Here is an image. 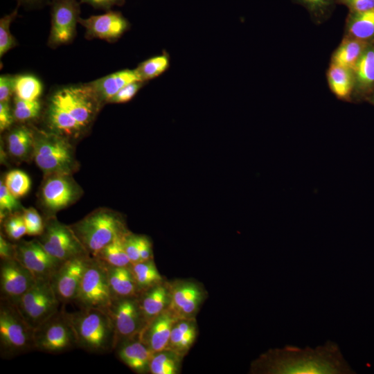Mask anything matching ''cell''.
<instances>
[{
    "instance_id": "cell-1",
    "label": "cell",
    "mask_w": 374,
    "mask_h": 374,
    "mask_svg": "<svg viewBox=\"0 0 374 374\" xmlns=\"http://www.w3.org/2000/svg\"><path fill=\"white\" fill-rule=\"evenodd\" d=\"M251 372L265 374H351L355 373L339 345L328 340L315 348L286 345L270 349L251 364Z\"/></svg>"
},
{
    "instance_id": "cell-2",
    "label": "cell",
    "mask_w": 374,
    "mask_h": 374,
    "mask_svg": "<svg viewBox=\"0 0 374 374\" xmlns=\"http://www.w3.org/2000/svg\"><path fill=\"white\" fill-rule=\"evenodd\" d=\"M102 105L88 83L60 88L48 99L46 125L49 131L69 140L79 137L91 125Z\"/></svg>"
},
{
    "instance_id": "cell-3",
    "label": "cell",
    "mask_w": 374,
    "mask_h": 374,
    "mask_svg": "<svg viewBox=\"0 0 374 374\" xmlns=\"http://www.w3.org/2000/svg\"><path fill=\"white\" fill-rule=\"evenodd\" d=\"M77 348L90 353H109L116 347V332L106 310L81 308L68 313Z\"/></svg>"
},
{
    "instance_id": "cell-4",
    "label": "cell",
    "mask_w": 374,
    "mask_h": 374,
    "mask_svg": "<svg viewBox=\"0 0 374 374\" xmlns=\"http://www.w3.org/2000/svg\"><path fill=\"white\" fill-rule=\"evenodd\" d=\"M70 226L92 258L118 236L128 231L122 217L107 208L97 209Z\"/></svg>"
},
{
    "instance_id": "cell-5",
    "label": "cell",
    "mask_w": 374,
    "mask_h": 374,
    "mask_svg": "<svg viewBox=\"0 0 374 374\" xmlns=\"http://www.w3.org/2000/svg\"><path fill=\"white\" fill-rule=\"evenodd\" d=\"M35 329L25 320L17 305L0 299V355L11 359L35 350Z\"/></svg>"
},
{
    "instance_id": "cell-6",
    "label": "cell",
    "mask_w": 374,
    "mask_h": 374,
    "mask_svg": "<svg viewBox=\"0 0 374 374\" xmlns=\"http://www.w3.org/2000/svg\"><path fill=\"white\" fill-rule=\"evenodd\" d=\"M33 157L46 175H71L77 166L74 150L69 139L51 131L34 130Z\"/></svg>"
},
{
    "instance_id": "cell-7",
    "label": "cell",
    "mask_w": 374,
    "mask_h": 374,
    "mask_svg": "<svg viewBox=\"0 0 374 374\" xmlns=\"http://www.w3.org/2000/svg\"><path fill=\"white\" fill-rule=\"evenodd\" d=\"M60 303L51 279L39 278L15 305L35 330L60 310Z\"/></svg>"
},
{
    "instance_id": "cell-8",
    "label": "cell",
    "mask_w": 374,
    "mask_h": 374,
    "mask_svg": "<svg viewBox=\"0 0 374 374\" xmlns=\"http://www.w3.org/2000/svg\"><path fill=\"white\" fill-rule=\"evenodd\" d=\"M112 300L107 266L91 257L81 279L74 301L81 308L107 310Z\"/></svg>"
},
{
    "instance_id": "cell-9",
    "label": "cell",
    "mask_w": 374,
    "mask_h": 374,
    "mask_svg": "<svg viewBox=\"0 0 374 374\" xmlns=\"http://www.w3.org/2000/svg\"><path fill=\"white\" fill-rule=\"evenodd\" d=\"M35 350L60 354L77 348L76 339L67 312L59 310L35 330Z\"/></svg>"
},
{
    "instance_id": "cell-10",
    "label": "cell",
    "mask_w": 374,
    "mask_h": 374,
    "mask_svg": "<svg viewBox=\"0 0 374 374\" xmlns=\"http://www.w3.org/2000/svg\"><path fill=\"white\" fill-rule=\"evenodd\" d=\"M37 239L48 253L61 262L89 255L71 226L53 216L44 222V231Z\"/></svg>"
},
{
    "instance_id": "cell-11",
    "label": "cell",
    "mask_w": 374,
    "mask_h": 374,
    "mask_svg": "<svg viewBox=\"0 0 374 374\" xmlns=\"http://www.w3.org/2000/svg\"><path fill=\"white\" fill-rule=\"evenodd\" d=\"M106 310L114 326L116 346L123 341L139 337L145 326L139 296L114 298Z\"/></svg>"
},
{
    "instance_id": "cell-12",
    "label": "cell",
    "mask_w": 374,
    "mask_h": 374,
    "mask_svg": "<svg viewBox=\"0 0 374 374\" xmlns=\"http://www.w3.org/2000/svg\"><path fill=\"white\" fill-rule=\"evenodd\" d=\"M80 8L77 0H53L48 44L55 48L70 43L75 35Z\"/></svg>"
},
{
    "instance_id": "cell-13",
    "label": "cell",
    "mask_w": 374,
    "mask_h": 374,
    "mask_svg": "<svg viewBox=\"0 0 374 374\" xmlns=\"http://www.w3.org/2000/svg\"><path fill=\"white\" fill-rule=\"evenodd\" d=\"M42 190V206L53 214L73 204L80 195V188L68 174L46 175Z\"/></svg>"
},
{
    "instance_id": "cell-14",
    "label": "cell",
    "mask_w": 374,
    "mask_h": 374,
    "mask_svg": "<svg viewBox=\"0 0 374 374\" xmlns=\"http://www.w3.org/2000/svg\"><path fill=\"white\" fill-rule=\"evenodd\" d=\"M15 258L36 279H51L62 264L48 253L37 239L22 240L15 244Z\"/></svg>"
},
{
    "instance_id": "cell-15",
    "label": "cell",
    "mask_w": 374,
    "mask_h": 374,
    "mask_svg": "<svg viewBox=\"0 0 374 374\" xmlns=\"http://www.w3.org/2000/svg\"><path fill=\"white\" fill-rule=\"evenodd\" d=\"M91 257L84 255L62 262L51 279L54 291L62 303L74 301L82 276Z\"/></svg>"
},
{
    "instance_id": "cell-16",
    "label": "cell",
    "mask_w": 374,
    "mask_h": 374,
    "mask_svg": "<svg viewBox=\"0 0 374 374\" xmlns=\"http://www.w3.org/2000/svg\"><path fill=\"white\" fill-rule=\"evenodd\" d=\"M170 303L168 308L179 319H195L206 292L198 283L179 280L170 283Z\"/></svg>"
},
{
    "instance_id": "cell-17",
    "label": "cell",
    "mask_w": 374,
    "mask_h": 374,
    "mask_svg": "<svg viewBox=\"0 0 374 374\" xmlns=\"http://www.w3.org/2000/svg\"><path fill=\"white\" fill-rule=\"evenodd\" d=\"M35 281L33 275L16 258L1 260V298L15 304Z\"/></svg>"
},
{
    "instance_id": "cell-18",
    "label": "cell",
    "mask_w": 374,
    "mask_h": 374,
    "mask_svg": "<svg viewBox=\"0 0 374 374\" xmlns=\"http://www.w3.org/2000/svg\"><path fill=\"white\" fill-rule=\"evenodd\" d=\"M79 23L85 28L87 37L107 42L118 39L130 26L128 21L120 12L112 10L86 19L80 18Z\"/></svg>"
},
{
    "instance_id": "cell-19",
    "label": "cell",
    "mask_w": 374,
    "mask_h": 374,
    "mask_svg": "<svg viewBox=\"0 0 374 374\" xmlns=\"http://www.w3.org/2000/svg\"><path fill=\"white\" fill-rule=\"evenodd\" d=\"M179 319L168 309L154 318L139 338L154 353L168 348L171 331Z\"/></svg>"
},
{
    "instance_id": "cell-20",
    "label": "cell",
    "mask_w": 374,
    "mask_h": 374,
    "mask_svg": "<svg viewBox=\"0 0 374 374\" xmlns=\"http://www.w3.org/2000/svg\"><path fill=\"white\" fill-rule=\"evenodd\" d=\"M116 349L118 359L131 370L137 373L149 372L154 353L139 337L121 342Z\"/></svg>"
},
{
    "instance_id": "cell-21",
    "label": "cell",
    "mask_w": 374,
    "mask_h": 374,
    "mask_svg": "<svg viewBox=\"0 0 374 374\" xmlns=\"http://www.w3.org/2000/svg\"><path fill=\"white\" fill-rule=\"evenodd\" d=\"M139 301L145 328L168 308L170 303L169 283L163 281L143 291L139 296Z\"/></svg>"
},
{
    "instance_id": "cell-22",
    "label": "cell",
    "mask_w": 374,
    "mask_h": 374,
    "mask_svg": "<svg viewBox=\"0 0 374 374\" xmlns=\"http://www.w3.org/2000/svg\"><path fill=\"white\" fill-rule=\"evenodd\" d=\"M136 81H142L136 69H124L111 73L88 84L102 103H109L123 87Z\"/></svg>"
},
{
    "instance_id": "cell-23",
    "label": "cell",
    "mask_w": 374,
    "mask_h": 374,
    "mask_svg": "<svg viewBox=\"0 0 374 374\" xmlns=\"http://www.w3.org/2000/svg\"><path fill=\"white\" fill-rule=\"evenodd\" d=\"M353 73V91L357 94H366L374 89V43H370L364 50Z\"/></svg>"
},
{
    "instance_id": "cell-24",
    "label": "cell",
    "mask_w": 374,
    "mask_h": 374,
    "mask_svg": "<svg viewBox=\"0 0 374 374\" xmlns=\"http://www.w3.org/2000/svg\"><path fill=\"white\" fill-rule=\"evenodd\" d=\"M197 335L195 319H178L172 327L168 349L183 357L195 343Z\"/></svg>"
},
{
    "instance_id": "cell-25",
    "label": "cell",
    "mask_w": 374,
    "mask_h": 374,
    "mask_svg": "<svg viewBox=\"0 0 374 374\" xmlns=\"http://www.w3.org/2000/svg\"><path fill=\"white\" fill-rule=\"evenodd\" d=\"M108 279L114 298L139 296L141 294L130 267H108Z\"/></svg>"
},
{
    "instance_id": "cell-26",
    "label": "cell",
    "mask_w": 374,
    "mask_h": 374,
    "mask_svg": "<svg viewBox=\"0 0 374 374\" xmlns=\"http://www.w3.org/2000/svg\"><path fill=\"white\" fill-rule=\"evenodd\" d=\"M369 44L368 42L346 35L334 51L331 57V63L353 71L359 59Z\"/></svg>"
},
{
    "instance_id": "cell-27",
    "label": "cell",
    "mask_w": 374,
    "mask_h": 374,
    "mask_svg": "<svg viewBox=\"0 0 374 374\" xmlns=\"http://www.w3.org/2000/svg\"><path fill=\"white\" fill-rule=\"evenodd\" d=\"M346 36L371 42L374 39V8L362 12H349L346 22Z\"/></svg>"
},
{
    "instance_id": "cell-28",
    "label": "cell",
    "mask_w": 374,
    "mask_h": 374,
    "mask_svg": "<svg viewBox=\"0 0 374 374\" xmlns=\"http://www.w3.org/2000/svg\"><path fill=\"white\" fill-rule=\"evenodd\" d=\"M34 130L19 125L6 136L7 149L10 154L18 159H26L33 152Z\"/></svg>"
},
{
    "instance_id": "cell-29",
    "label": "cell",
    "mask_w": 374,
    "mask_h": 374,
    "mask_svg": "<svg viewBox=\"0 0 374 374\" xmlns=\"http://www.w3.org/2000/svg\"><path fill=\"white\" fill-rule=\"evenodd\" d=\"M327 80L331 91L339 99H348L354 90V73L350 69L330 63Z\"/></svg>"
},
{
    "instance_id": "cell-30",
    "label": "cell",
    "mask_w": 374,
    "mask_h": 374,
    "mask_svg": "<svg viewBox=\"0 0 374 374\" xmlns=\"http://www.w3.org/2000/svg\"><path fill=\"white\" fill-rule=\"evenodd\" d=\"M121 235L105 247L95 257L108 267H130L132 263L125 251Z\"/></svg>"
},
{
    "instance_id": "cell-31",
    "label": "cell",
    "mask_w": 374,
    "mask_h": 374,
    "mask_svg": "<svg viewBox=\"0 0 374 374\" xmlns=\"http://www.w3.org/2000/svg\"><path fill=\"white\" fill-rule=\"evenodd\" d=\"M131 269L141 293L163 281L153 259L132 265Z\"/></svg>"
},
{
    "instance_id": "cell-32",
    "label": "cell",
    "mask_w": 374,
    "mask_h": 374,
    "mask_svg": "<svg viewBox=\"0 0 374 374\" xmlns=\"http://www.w3.org/2000/svg\"><path fill=\"white\" fill-rule=\"evenodd\" d=\"M182 356L170 349L154 353L150 363L152 374H177L180 371Z\"/></svg>"
},
{
    "instance_id": "cell-33",
    "label": "cell",
    "mask_w": 374,
    "mask_h": 374,
    "mask_svg": "<svg viewBox=\"0 0 374 374\" xmlns=\"http://www.w3.org/2000/svg\"><path fill=\"white\" fill-rule=\"evenodd\" d=\"M43 86L35 75L24 74L14 78V93L25 100H37L41 96Z\"/></svg>"
},
{
    "instance_id": "cell-34",
    "label": "cell",
    "mask_w": 374,
    "mask_h": 374,
    "mask_svg": "<svg viewBox=\"0 0 374 374\" xmlns=\"http://www.w3.org/2000/svg\"><path fill=\"white\" fill-rule=\"evenodd\" d=\"M169 65V56L163 53L145 60L135 69L141 80L145 82L159 76L168 69Z\"/></svg>"
},
{
    "instance_id": "cell-35",
    "label": "cell",
    "mask_w": 374,
    "mask_h": 374,
    "mask_svg": "<svg viewBox=\"0 0 374 374\" xmlns=\"http://www.w3.org/2000/svg\"><path fill=\"white\" fill-rule=\"evenodd\" d=\"M292 1L303 7L317 24L326 20L337 4L336 0H292Z\"/></svg>"
},
{
    "instance_id": "cell-36",
    "label": "cell",
    "mask_w": 374,
    "mask_h": 374,
    "mask_svg": "<svg viewBox=\"0 0 374 374\" xmlns=\"http://www.w3.org/2000/svg\"><path fill=\"white\" fill-rule=\"evenodd\" d=\"M3 181L8 190L18 199L25 196L31 186L29 176L20 170L9 171Z\"/></svg>"
},
{
    "instance_id": "cell-37",
    "label": "cell",
    "mask_w": 374,
    "mask_h": 374,
    "mask_svg": "<svg viewBox=\"0 0 374 374\" xmlns=\"http://www.w3.org/2000/svg\"><path fill=\"white\" fill-rule=\"evenodd\" d=\"M12 114L16 121L24 122L38 116L41 110L39 100H25L15 96L13 99Z\"/></svg>"
},
{
    "instance_id": "cell-38",
    "label": "cell",
    "mask_w": 374,
    "mask_h": 374,
    "mask_svg": "<svg viewBox=\"0 0 374 374\" xmlns=\"http://www.w3.org/2000/svg\"><path fill=\"white\" fill-rule=\"evenodd\" d=\"M19 5L10 14L0 19V57L17 45V42L10 30V24L17 15Z\"/></svg>"
},
{
    "instance_id": "cell-39",
    "label": "cell",
    "mask_w": 374,
    "mask_h": 374,
    "mask_svg": "<svg viewBox=\"0 0 374 374\" xmlns=\"http://www.w3.org/2000/svg\"><path fill=\"white\" fill-rule=\"evenodd\" d=\"M3 229L8 238L19 240L26 234V226L22 213L10 215L3 221Z\"/></svg>"
},
{
    "instance_id": "cell-40",
    "label": "cell",
    "mask_w": 374,
    "mask_h": 374,
    "mask_svg": "<svg viewBox=\"0 0 374 374\" xmlns=\"http://www.w3.org/2000/svg\"><path fill=\"white\" fill-rule=\"evenodd\" d=\"M23 217L28 235H40L44 229V222L34 208L24 209Z\"/></svg>"
},
{
    "instance_id": "cell-41",
    "label": "cell",
    "mask_w": 374,
    "mask_h": 374,
    "mask_svg": "<svg viewBox=\"0 0 374 374\" xmlns=\"http://www.w3.org/2000/svg\"><path fill=\"white\" fill-rule=\"evenodd\" d=\"M20 207L17 199L6 188L4 181L0 182V214L1 221L4 220L7 213H12Z\"/></svg>"
},
{
    "instance_id": "cell-42",
    "label": "cell",
    "mask_w": 374,
    "mask_h": 374,
    "mask_svg": "<svg viewBox=\"0 0 374 374\" xmlns=\"http://www.w3.org/2000/svg\"><path fill=\"white\" fill-rule=\"evenodd\" d=\"M143 81H136L123 87L112 98L109 103H124L131 100L144 84Z\"/></svg>"
},
{
    "instance_id": "cell-43",
    "label": "cell",
    "mask_w": 374,
    "mask_h": 374,
    "mask_svg": "<svg viewBox=\"0 0 374 374\" xmlns=\"http://www.w3.org/2000/svg\"><path fill=\"white\" fill-rule=\"evenodd\" d=\"M123 244L132 265L141 262L136 235L128 231L123 236Z\"/></svg>"
},
{
    "instance_id": "cell-44",
    "label": "cell",
    "mask_w": 374,
    "mask_h": 374,
    "mask_svg": "<svg viewBox=\"0 0 374 374\" xmlns=\"http://www.w3.org/2000/svg\"><path fill=\"white\" fill-rule=\"evenodd\" d=\"M14 78L9 75L0 77V103H9L14 93Z\"/></svg>"
},
{
    "instance_id": "cell-45",
    "label": "cell",
    "mask_w": 374,
    "mask_h": 374,
    "mask_svg": "<svg viewBox=\"0 0 374 374\" xmlns=\"http://www.w3.org/2000/svg\"><path fill=\"white\" fill-rule=\"evenodd\" d=\"M336 2L345 6L349 12H362L374 8V0H336Z\"/></svg>"
},
{
    "instance_id": "cell-46",
    "label": "cell",
    "mask_w": 374,
    "mask_h": 374,
    "mask_svg": "<svg viewBox=\"0 0 374 374\" xmlns=\"http://www.w3.org/2000/svg\"><path fill=\"white\" fill-rule=\"evenodd\" d=\"M136 237L141 261L153 259L152 246L150 239L142 235H136Z\"/></svg>"
},
{
    "instance_id": "cell-47",
    "label": "cell",
    "mask_w": 374,
    "mask_h": 374,
    "mask_svg": "<svg viewBox=\"0 0 374 374\" xmlns=\"http://www.w3.org/2000/svg\"><path fill=\"white\" fill-rule=\"evenodd\" d=\"M14 116L9 103H0V130L3 132L9 128L13 121Z\"/></svg>"
},
{
    "instance_id": "cell-48",
    "label": "cell",
    "mask_w": 374,
    "mask_h": 374,
    "mask_svg": "<svg viewBox=\"0 0 374 374\" xmlns=\"http://www.w3.org/2000/svg\"><path fill=\"white\" fill-rule=\"evenodd\" d=\"M0 257L1 260L15 258V246L10 243L1 233L0 235Z\"/></svg>"
},
{
    "instance_id": "cell-49",
    "label": "cell",
    "mask_w": 374,
    "mask_h": 374,
    "mask_svg": "<svg viewBox=\"0 0 374 374\" xmlns=\"http://www.w3.org/2000/svg\"><path fill=\"white\" fill-rule=\"evenodd\" d=\"M81 2L88 3L96 8L107 10L114 6H122L125 0H80Z\"/></svg>"
},
{
    "instance_id": "cell-50",
    "label": "cell",
    "mask_w": 374,
    "mask_h": 374,
    "mask_svg": "<svg viewBox=\"0 0 374 374\" xmlns=\"http://www.w3.org/2000/svg\"><path fill=\"white\" fill-rule=\"evenodd\" d=\"M20 3H35L41 1L42 0H18Z\"/></svg>"
},
{
    "instance_id": "cell-51",
    "label": "cell",
    "mask_w": 374,
    "mask_h": 374,
    "mask_svg": "<svg viewBox=\"0 0 374 374\" xmlns=\"http://www.w3.org/2000/svg\"><path fill=\"white\" fill-rule=\"evenodd\" d=\"M373 103H374V95L373 96Z\"/></svg>"
}]
</instances>
